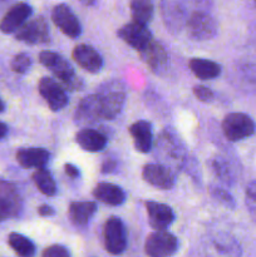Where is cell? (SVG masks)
<instances>
[{"label":"cell","mask_w":256,"mask_h":257,"mask_svg":"<svg viewBox=\"0 0 256 257\" xmlns=\"http://www.w3.org/2000/svg\"><path fill=\"white\" fill-rule=\"evenodd\" d=\"M39 62L45 68L52 70L53 74L60 80V83L67 89L77 92L84 88V80L79 75L75 74L72 64L58 53L44 50L39 54Z\"/></svg>","instance_id":"6da1fadb"},{"label":"cell","mask_w":256,"mask_h":257,"mask_svg":"<svg viewBox=\"0 0 256 257\" xmlns=\"http://www.w3.org/2000/svg\"><path fill=\"white\" fill-rule=\"evenodd\" d=\"M100 105L102 118L112 120L122 110L125 102V90L122 83L110 80L100 85L95 93Z\"/></svg>","instance_id":"7a4b0ae2"},{"label":"cell","mask_w":256,"mask_h":257,"mask_svg":"<svg viewBox=\"0 0 256 257\" xmlns=\"http://www.w3.org/2000/svg\"><path fill=\"white\" fill-rule=\"evenodd\" d=\"M158 157L162 160L163 166L168 168L181 167L186 158V150L180 138L172 131L165 130L160 136L157 143Z\"/></svg>","instance_id":"3957f363"},{"label":"cell","mask_w":256,"mask_h":257,"mask_svg":"<svg viewBox=\"0 0 256 257\" xmlns=\"http://www.w3.org/2000/svg\"><path fill=\"white\" fill-rule=\"evenodd\" d=\"M222 132L228 141L238 142L255 135L256 123L246 113H230L222 120Z\"/></svg>","instance_id":"277c9868"},{"label":"cell","mask_w":256,"mask_h":257,"mask_svg":"<svg viewBox=\"0 0 256 257\" xmlns=\"http://www.w3.org/2000/svg\"><path fill=\"white\" fill-rule=\"evenodd\" d=\"M177 237L168 231H155L147 237L145 251L148 257H171L178 251Z\"/></svg>","instance_id":"5b68a950"},{"label":"cell","mask_w":256,"mask_h":257,"mask_svg":"<svg viewBox=\"0 0 256 257\" xmlns=\"http://www.w3.org/2000/svg\"><path fill=\"white\" fill-rule=\"evenodd\" d=\"M104 246L105 250L112 255H120L128 245L127 231L123 221L118 217H109L104 223Z\"/></svg>","instance_id":"8992f818"},{"label":"cell","mask_w":256,"mask_h":257,"mask_svg":"<svg viewBox=\"0 0 256 257\" xmlns=\"http://www.w3.org/2000/svg\"><path fill=\"white\" fill-rule=\"evenodd\" d=\"M188 34L195 40H210L217 34V22L206 12H195L187 19Z\"/></svg>","instance_id":"52a82bcc"},{"label":"cell","mask_w":256,"mask_h":257,"mask_svg":"<svg viewBox=\"0 0 256 257\" xmlns=\"http://www.w3.org/2000/svg\"><path fill=\"white\" fill-rule=\"evenodd\" d=\"M15 39L29 45L45 44L49 42L50 33L49 25L43 17H37L28 20L17 33Z\"/></svg>","instance_id":"ba28073f"},{"label":"cell","mask_w":256,"mask_h":257,"mask_svg":"<svg viewBox=\"0 0 256 257\" xmlns=\"http://www.w3.org/2000/svg\"><path fill=\"white\" fill-rule=\"evenodd\" d=\"M38 89L53 112H59L69 103L64 88L53 78L43 77L38 85Z\"/></svg>","instance_id":"9c48e42d"},{"label":"cell","mask_w":256,"mask_h":257,"mask_svg":"<svg viewBox=\"0 0 256 257\" xmlns=\"http://www.w3.org/2000/svg\"><path fill=\"white\" fill-rule=\"evenodd\" d=\"M52 20L63 34L72 39L78 38L82 33V25H80L77 15L67 4H58L53 8Z\"/></svg>","instance_id":"30bf717a"},{"label":"cell","mask_w":256,"mask_h":257,"mask_svg":"<svg viewBox=\"0 0 256 257\" xmlns=\"http://www.w3.org/2000/svg\"><path fill=\"white\" fill-rule=\"evenodd\" d=\"M117 35L130 47L135 48L138 52L145 50L151 43L153 42L152 33L145 25H140L137 23H128L119 28Z\"/></svg>","instance_id":"8fae6325"},{"label":"cell","mask_w":256,"mask_h":257,"mask_svg":"<svg viewBox=\"0 0 256 257\" xmlns=\"http://www.w3.org/2000/svg\"><path fill=\"white\" fill-rule=\"evenodd\" d=\"M142 177L148 185L160 190H171L176 183V175L173 170L161 163L146 165L142 171Z\"/></svg>","instance_id":"7c38bea8"},{"label":"cell","mask_w":256,"mask_h":257,"mask_svg":"<svg viewBox=\"0 0 256 257\" xmlns=\"http://www.w3.org/2000/svg\"><path fill=\"white\" fill-rule=\"evenodd\" d=\"M32 13L33 8L27 3L15 4L14 7L8 10V13L0 22V30L4 34H13V33L15 34L28 22Z\"/></svg>","instance_id":"4fadbf2b"},{"label":"cell","mask_w":256,"mask_h":257,"mask_svg":"<svg viewBox=\"0 0 256 257\" xmlns=\"http://www.w3.org/2000/svg\"><path fill=\"white\" fill-rule=\"evenodd\" d=\"M100 119H103V118L97 95L90 94L82 98V100L77 105V109H75L74 113L75 123L78 125L87 127V125L95 124Z\"/></svg>","instance_id":"5bb4252c"},{"label":"cell","mask_w":256,"mask_h":257,"mask_svg":"<svg viewBox=\"0 0 256 257\" xmlns=\"http://www.w3.org/2000/svg\"><path fill=\"white\" fill-rule=\"evenodd\" d=\"M146 208L150 226L155 231H166V228L170 227L175 221V213L168 205L148 201L146 202Z\"/></svg>","instance_id":"9a60e30c"},{"label":"cell","mask_w":256,"mask_h":257,"mask_svg":"<svg viewBox=\"0 0 256 257\" xmlns=\"http://www.w3.org/2000/svg\"><path fill=\"white\" fill-rule=\"evenodd\" d=\"M73 59L82 69L89 73H98L103 67L102 55L94 48L87 44H79L73 49Z\"/></svg>","instance_id":"2e32d148"},{"label":"cell","mask_w":256,"mask_h":257,"mask_svg":"<svg viewBox=\"0 0 256 257\" xmlns=\"http://www.w3.org/2000/svg\"><path fill=\"white\" fill-rule=\"evenodd\" d=\"M162 18L170 32H180L183 25L187 24L185 7L178 2H163Z\"/></svg>","instance_id":"e0dca14e"},{"label":"cell","mask_w":256,"mask_h":257,"mask_svg":"<svg viewBox=\"0 0 256 257\" xmlns=\"http://www.w3.org/2000/svg\"><path fill=\"white\" fill-rule=\"evenodd\" d=\"M131 137L133 138L135 148L140 153L151 152L153 146L152 125L147 120H137L128 128Z\"/></svg>","instance_id":"ac0fdd59"},{"label":"cell","mask_w":256,"mask_h":257,"mask_svg":"<svg viewBox=\"0 0 256 257\" xmlns=\"http://www.w3.org/2000/svg\"><path fill=\"white\" fill-rule=\"evenodd\" d=\"M0 205L8 211L10 218L17 217L23 210V200L13 183L0 180Z\"/></svg>","instance_id":"d6986e66"},{"label":"cell","mask_w":256,"mask_h":257,"mask_svg":"<svg viewBox=\"0 0 256 257\" xmlns=\"http://www.w3.org/2000/svg\"><path fill=\"white\" fill-rule=\"evenodd\" d=\"M49 160L50 153L45 148H20L17 152V161L23 168L43 170Z\"/></svg>","instance_id":"ffe728a7"},{"label":"cell","mask_w":256,"mask_h":257,"mask_svg":"<svg viewBox=\"0 0 256 257\" xmlns=\"http://www.w3.org/2000/svg\"><path fill=\"white\" fill-rule=\"evenodd\" d=\"M93 196L95 200L108 206H120L124 203L127 195L122 187L113 183L100 182L93 188Z\"/></svg>","instance_id":"44dd1931"},{"label":"cell","mask_w":256,"mask_h":257,"mask_svg":"<svg viewBox=\"0 0 256 257\" xmlns=\"http://www.w3.org/2000/svg\"><path fill=\"white\" fill-rule=\"evenodd\" d=\"M75 142L87 152H100L108 145V140L103 133L92 128H83L75 135Z\"/></svg>","instance_id":"7402d4cb"},{"label":"cell","mask_w":256,"mask_h":257,"mask_svg":"<svg viewBox=\"0 0 256 257\" xmlns=\"http://www.w3.org/2000/svg\"><path fill=\"white\" fill-rule=\"evenodd\" d=\"M141 58L155 73H161L167 68V53H166L162 44L155 42V40L145 50L141 52Z\"/></svg>","instance_id":"603a6c76"},{"label":"cell","mask_w":256,"mask_h":257,"mask_svg":"<svg viewBox=\"0 0 256 257\" xmlns=\"http://www.w3.org/2000/svg\"><path fill=\"white\" fill-rule=\"evenodd\" d=\"M97 212V203L93 201L72 202L69 206V218L75 226H87Z\"/></svg>","instance_id":"cb8c5ba5"},{"label":"cell","mask_w":256,"mask_h":257,"mask_svg":"<svg viewBox=\"0 0 256 257\" xmlns=\"http://www.w3.org/2000/svg\"><path fill=\"white\" fill-rule=\"evenodd\" d=\"M190 69L198 79L208 80L215 79L221 74V65L210 59L202 58H192L188 63Z\"/></svg>","instance_id":"d4e9b609"},{"label":"cell","mask_w":256,"mask_h":257,"mask_svg":"<svg viewBox=\"0 0 256 257\" xmlns=\"http://www.w3.org/2000/svg\"><path fill=\"white\" fill-rule=\"evenodd\" d=\"M8 243L19 257H34L37 248L34 242L18 232H12L8 237Z\"/></svg>","instance_id":"484cf974"},{"label":"cell","mask_w":256,"mask_h":257,"mask_svg":"<svg viewBox=\"0 0 256 257\" xmlns=\"http://www.w3.org/2000/svg\"><path fill=\"white\" fill-rule=\"evenodd\" d=\"M131 15L133 23L147 25L153 17V4L150 0H133L131 2Z\"/></svg>","instance_id":"4316f807"},{"label":"cell","mask_w":256,"mask_h":257,"mask_svg":"<svg viewBox=\"0 0 256 257\" xmlns=\"http://www.w3.org/2000/svg\"><path fill=\"white\" fill-rule=\"evenodd\" d=\"M33 181H34L35 186H37L38 190L43 195L48 196V197H52V196H54L57 193V185H55L54 178H53L52 173L45 170V168L35 171L33 173Z\"/></svg>","instance_id":"83f0119b"},{"label":"cell","mask_w":256,"mask_h":257,"mask_svg":"<svg viewBox=\"0 0 256 257\" xmlns=\"http://www.w3.org/2000/svg\"><path fill=\"white\" fill-rule=\"evenodd\" d=\"M211 168H212L213 173H215L220 180H222L223 182L232 183V172H231V168L230 166H228V163L226 162L223 158L216 157L215 160H211Z\"/></svg>","instance_id":"f1b7e54d"},{"label":"cell","mask_w":256,"mask_h":257,"mask_svg":"<svg viewBox=\"0 0 256 257\" xmlns=\"http://www.w3.org/2000/svg\"><path fill=\"white\" fill-rule=\"evenodd\" d=\"M12 69L15 73H19V74H24L32 67V58L27 54V53H19V54L15 55L12 60V64H10Z\"/></svg>","instance_id":"f546056e"},{"label":"cell","mask_w":256,"mask_h":257,"mask_svg":"<svg viewBox=\"0 0 256 257\" xmlns=\"http://www.w3.org/2000/svg\"><path fill=\"white\" fill-rule=\"evenodd\" d=\"M210 193L211 196H212V198H215L217 202H220L221 205H223L225 207H228V208L235 207V200H233V197L227 192V191L223 190V188L211 186Z\"/></svg>","instance_id":"4dcf8cb0"},{"label":"cell","mask_w":256,"mask_h":257,"mask_svg":"<svg viewBox=\"0 0 256 257\" xmlns=\"http://www.w3.org/2000/svg\"><path fill=\"white\" fill-rule=\"evenodd\" d=\"M245 203L250 215L256 220V181H251L246 186Z\"/></svg>","instance_id":"1f68e13d"},{"label":"cell","mask_w":256,"mask_h":257,"mask_svg":"<svg viewBox=\"0 0 256 257\" xmlns=\"http://www.w3.org/2000/svg\"><path fill=\"white\" fill-rule=\"evenodd\" d=\"M42 257H70V252L65 246L52 245L43 251Z\"/></svg>","instance_id":"d6a6232c"},{"label":"cell","mask_w":256,"mask_h":257,"mask_svg":"<svg viewBox=\"0 0 256 257\" xmlns=\"http://www.w3.org/2000/svg\"><path fill=\"white\" fill-rule=\"evenodd\" d=\"M193 94L196 95L197 99L201 102H212L213 99V92L210 88L205 87V85H195L193 87Z\"/></svg>","instance_id":"836d02e7"},{"label":"cell","mask_w":256,"mask_h":257,"mask_svg":"<svg viewBox=\"0 0 256 257\" xmlns=\"http://www.w3.org/2000/svg\"><path fill=\"white\" fill-rule=\"evenodd\" d=\"M117 168V161L115 160H105L104 162L102 163V167H100V171H102L103 175H108V173H113Z\"/></svg>","instance_id":"e575fe53"},{"label":"cell","mask_w":256,"mask_h":257,"mask_svg":"<svg viewBox=\"0 0 256 257\" xmlns=\"http://www.w3.org/2000/svg\"><path fill=\"white\" fill-rule=\"evenodd\" d=\"M38 213H39L42 217H50V216L55 215L54 207L49 205H42L39 208H38Z\"/></svg>","instance_id":"d590c367"},{"label":"cell","mask_w":256,"mask_h":257,"mask_svg":"<svg viewBox=\"0 0 256 257\" xmlns=\"http://www.w3.org/2000/svg\"><path fill=\"white\" fill-rule=\"evenodd\" d=\"M64 171L65 173H67L68 177L70 178H78L80 175L79 170H78L74 165H72V163H67V165L64 166Z\"/></svg>","instance_id":"8d00e7d4"},{"label":"cell","mask_w":256,"mask_h":257,"mask_svg":"<svg viewBox=\"0 0 256 257\" xmlns=\"http://www.w3.org/2000/svg\"><path fill=\"white\" fill-rule=\"evenodd\" d=\"M7 218H10L9 213H8V211L5 210L2 205H0V222L4 220H7Z\"/></svg>","instance_id":"74e56055"},{"label":"cell","mask_w":256,"mask_h":257,"mask_svg":"<svg viewBox=\"0 0 256 257\" xmlns=\"http://www.w3.org/2000/svg\"><path fill=\"white\" fill-rule=\"evenodd\" d=\"M8 133V125L5 124V123L0 122V140H3V138L7 136Z\"/></svg>","instance_id":"f35d334b"},{"label":"cell","mask_w":256,"mask_h":257,"mask_svg":"<svg viewBox=\"0 0 256 257\" xmlns=\"http://www.w3.org/2000/svg\"><path fill=\"white\" fill-rule=\"evenodd\" d=\"M4 109H5V104H4V102H3L2 98H0V113L4 112Z\"/></svg>","instance_id":"ab89813d"}]
</instances>
